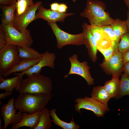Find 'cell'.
Here are the masks:
<instances>
[{
    "label": "cell",
    "mask_w": 129,
    "mask_h": 129,
    "mask_svg": "<svg viewBox=\"0 0 129 129\" xmlns=\"http://www.w3.org/2000/svg\"><path fill=\"white\" fill-rule=\"evenodd\" d=\"M52 97L51 94L45 93H22L15 100V108L22 113L31 114L41 112Z\"/></svg>",
    "instance_id": "1"
},
{
    "label": "cell",
    "mask_w": 129,
    "mask_h": 129,
    "mask_svg": "<svg viewBox=\"0 0 129 129\" xmlns=\"http://www.w3.org/2000/svg\"><path fill=\"white\" fill-rule=\"evenodd\" d=\"M2 11L1 23L13 26L15 14L16 10V2L9 6L0 5Z\"/></svg>",
    "instance_id": "17"
},
{
    "label": "cell",
    "mask_w": 129,
    "mask_h": 129,
    "mask_svg": "<svg viewBox=\"0 0 129 129\" xmlns=\"http://www.w3.org/2000/svg\"><path fill=\"white\" fill-rule=\"evenodd\" d=\"M127 95L129 96V77L124 73L120 80L119 91L116 99Z\"/></svg>",
    "instance_id": "26"
},
{
    "label": "cell",
    "mask_w": 129,
    "mask_h": 129,
    "mask_svg": "<svg viewBox=\"0 0 129 129\" xmlns=\"http://www.w3.org/2000/svg\"><path fill=\"white\" fill-rule=\"evenodd\" d=\"M41 112L30 114L27 112L22 113V119L18 123L12 125L11 129H19L22 127H30V129H35L39 123Z\"/></svg>",
    "instance_id": "16"
},
{
    "label": "cell",
    "mask_w": 129,
    "mask_h": 129,
    "mask_svg": "<svg viewBox=\"0 0 129 129\" xmlns=\"http://www.w3.org/2000/svg\"><path fill=\"white\" fill-rule=\"evenodd\" d=\"M106 33L111 39L113 44V52L118 51V46L116 43V38L114 32L110 25L99 26Z\"/></svg>",
    "instance_id": "29"
},
{
    "label": "cell",
    "mask_w": 129,
    "mask_h": 129,
    "mask_svg": "<svg viewBox=\"0 0 129 129\" xmlns=\"http://www.w3.org/2000/svg\"><path fill=\"white\" fill-rule=\"evenodd\" d=\"M2 124V120L1 118L0 117V129H3V127L1 125Z\"/></svg>",
    "instance_id": "40"
},
{
    "label": "cell",
    "mask_w": 129,
    "mask_h": 129,
    "mask_svg": "<svg viewBox=\"0 0 129 129\" xmlns=\"http://www.w3.org/2000/svg\"><path fill=\"white\" fill-rule=\"evenodd\" d=\"M7 44V43L5 32L0 25V50H1Z\"/></svg>",
    "instance_id": "31"
},
{
    "label": "cell",
    "mask_w": 129,
    "mask_h": 129,
    "mask_svg": "<svg viewBox=\"0 0 129 129\" xmlns=\"http://www.w3.org/2000/svg\"><path fill=\"white\" fill-rule=\"evenodd\" d=\"M57 109L54 108L50 111V114L52 118V122L54 124L63 129H79L80 126L74 122L72 118V120L70 123H67L61 120L57 115L56 112Z\"/></svg>",
    "instance_id": "21"
},
{
    "label": "cell",
    "mask_w": 129,
    "mask_h": 129,
    "mask_svg": "<svg viewBox=\"0 0 129 129\" xmlns=\"http://www.w3.org/2000/svg\"><path fill=\"white\" fill-rule=\"evenodd\" d=\"M122 60L124 65L129 62V50L122 54Z\"/></svg>",
    "instance_id": "33"
},
{
    "label": "cell",
    "mask_w": 129,
    "mask_h": 129,
    "mask_svg": "<svg viewBox=\"0 0 129 129\" xmlns=\"http://www.w3.org/2000/svg\"><path fill=\"white\" fill-rule=\"evenodd\" d=\"M73 2H75L78 0H71Z\"/></svg>",
    "instance_id": "42"
},
{
    "label": "cell",
    "mask_w": 129,
    "mask_h": 129,
    "mask_svg": "<svg viewBox=\"0 0 129 129\" xmlns=\"http://www.w3.org/2000/svg\"><path fill=\"white\" fill-rule=\"evenodd\" d=\"M75 14L73 13H61L44 8L41 5L39 6L36 13V19L40 18L47 22H64L65 18Z\"/></svg>",
    "instance_id": "13"
},
{
    "label": "cell",
    "mask_w": 129,
    "mask_h": 129,
    "mask_svg": "<svg viewBox=\"0 0 129 129\" xmlns=\"http://www.w3.org/2000/svg\"><path fill=\"white\" fill-rule=\"evenodd\" d=\"M84 39L85 45L88 51L90 59L93 63L96 61L97 49L96 40L87 27V24L84 23L82 26Z\"/></svg>",
    "instance_id": "15"
},
{
    "label": "cell",
    "mask_w": 129,
    "mask_h": 129,
    "mask_svg": "<svg viewBox=\"0 0 129 129\" xmlns=\"http://www.w3.org/2000/svg\"><path fill=\"white\" fill-rule=\"evenodd\" d=\"M118 52L123 54L129 50V32L124 34L120 37L118 46Z\"/></svg>",
    "instance_id": "28"
},
{
    "label": "cell",
    "mask_w": 129,
    "mask_h": 129,
    "mask_svg": "<svg viewBox=\"0 0 129 129\" xmlns=\"http://www.w3.org/2000/svg\"><path fill=\"white\" fill-rule=\"evenodd\" d=\"M68 8L67 5L64 4H59L58 11L61 13H65Z\"/></svg>",
    "instance_id": "32"
},
{
    "label": "cell",
    "mask_w": 129,
    "mask_h": 129,
    "mask_svg": "<svg viewBox=\"0 0 129 129\" xmlns=\"http://www.w3.org/2000/svg\"><path fill=\"white\" fill-rule=\"evenodd\" d=\"M110 25L114 32L116 38V43L118 46L120 37L128 32L125 20L116 18Z\"/></svg>",
    "instance_id": "22"
},
{
    "label": "cell",
    "mask_w": 129,
    "mask_h": 129,
    "mask_svg": "<svg viewBox=\"0 0 129 129\" xmlns=\"http://www.w3.org/2000/svg\"><path fill=\"white\" fill-rule=\"evenodd\" d=\"M1 5L4 6H9L12 5L13 3L11 0H0Z\"/></svg>",
    "instance_id": "36"
},
{
    "label": "cell",
    "mask_w": 129,
    "mask_h": 129,
    "mask_svg": "<svg viewBox=\"0 0 129 129\" xmlns=\"http://www.w3.org/2000/svg\"><path fill=\"white\" fill-rule=\"evenodd\" d=\"M127 18L126 20H125L126 24L127 27L128 31L129 32V11L127 12Z\"/></svg>",
    "instance_id": "38"
},
{
    "label": "cell",
    "mask_w": 129,
    "mask_h": 129,
    "mask_svg": "<svg viewBox=\"0 0 129 129\" xmlns=\"http://www.w3.org/2000/svg\"><path fill=\"white\" fill-rule=\"evenodd\" d=\"M106 9V5L103 2L88 0L85 8L80 15L87 18L91 25L99 27L110 25L114 19L111 17L108 12L105 11Z\"/></svg>",
    "instance_id": "2"
},
{
    "label": "cell",
    "mask_w": 129,
    "mask_h": 129,
    "mask_svg": "<svg viewBox=\"0 0 129 129\" xmlns=\"http://www.w3.org/2000/svg\"><path fill=\"white\" fill-rule=\"evenodd\" d=\"M125 3L129 10V0H124Z\"/></svg>",
    "instance_id": "39"
},
{
    "label": "cell",
    "mask_w": 129,
    "mask_h": 129,
    "mask_svg": "<svg viewBox=\"0 0 129 129\" xmlns=\"http://www.w3.org/2000/svg\"><path fill=\"white\" fill-rule=\"evenodd\" d=\"M6 37L7 44L21 47H31L33 40L30 30L21 32L13 26L1 23Z\"/></svg>",
    "instance_id": "4"
},
{
    "label": "cell",
    "mask_w": 129,
    "mask_h": 129,
    "mask_svg": "<svg viewBox=\"0 0 129 129\" xmlns=\"http://www.w3.org/2000/svg\"><path fill=\"white\" fill-rule=\"evenodd\" d=\"M42 3L41 1H37L21 14L15 15L13 26L20 32L25 31L28 25L36 19V13L39 6Z\"/></svg>",
    "instance_id": "10"
},
{
    "label": "cell",
    "mask_w": 129,
    "mask_h": 129,
    "mask_svg": "<svg viewBox=\"0 0 129 129\" xmlns=\"http://www.w3.org/2000/svg\"><path fill=\"white\" fill-rule=\"evenodd\" d=\"M70 67L68 73L64 76L67 78L70 75L75 74L79 75L86 81L87 85L90 86L94 84V79L92 77L90 71V67L86 61L82 62L78 59V56L74 54L69 58Z\"/></svg>",
    "instance_id": "8"
},
{
    "label": "cell",
    "mask_w": 129,
    "mask_h": 129,
    "mask_svg": "<svg viewBox=\"0 0 129 129\" xmlns=\"http://www.w3.org/2000/svg\"><path fill=\"white\" fill-rule=\"evenodd\" d=\"M13 77L5 79L0 76V89L6 92L12 91L15 89L16 90L20 84V76L18 75Z\"/></svg>",
    "instance_id": "20"
},
{
    "label": "cell",
    "mask_w": 129,
    "mask_h": 129,
    "mask_svg": "<svg viewBox=\"0 0 129 129\" xmlns=\"http://www.w3.org/2000/svg\"><path fill=\"white\" fill-rule=\"evenodd\" d=\"M42 54V58L36 64L23 71L13 74L14 75H18L20 76V84L22 80V77L24 75L28 77L34 73H40L42 68L45 67L54 69L55 62L56 58L55 54L49 52L48 50Z\"/></svg>",
    "instance_id": "9"
},
{
    "label": "cell",
    "mask_w": 129,
    "mask_h": 129,
    "mask_svg": "<svg viewBox=\"0 0 129 129\" xmlns=\"http://www.w3.org/2000/svg\"><path fill=\"white\" fill-rule=\"evenodd\" d=\"M103 55L104 58V60H108L112 56L113 52V47L105 49H101L99 51Z\"/></svg>",
    "instance_id": "30"
},
{
    "label": "cell",
    "mask_w": 129,
    "mask_h": 129,
    "mask_svg": "<svg viewBox=\"0 0 129 129\" xmlns=\"http://www.w3.org/2000/svg\"><path fill=\"white\" fill-rule=\"evenodd\" d=\"M59 5L57 2H54L50 4V9L54 11H58Z\"/></svg>",
    "instance_id": "37"
},
{
    "label": "cell",
    "mask_w": 129,
    "mask_h": 129,
    "mask_svg": "<svg viewBox=\"0 0 129 129\" xmlns=\"http://www.w3.org/2000/svg\"><path fill=\"white\" fill-rule=\"evenodd\" d=\"M124 64L122 60V54L118 51L113 53L108 61H103L100 64L101 67L107 75H115L121 76L123 72Z\"/></svg>",
    "instance_id": "12"
},
{
    "label": "cell",
    "mask_w": 129,
    "mask_h": 129,
    "mask_svg": "<svg viewBox=\"0 0 129 129\" xmlns=\"http://www.w3.org/2000/svg\"><path fill=\"white\" fill-rule=\"evenodd\" d=\"M52 88L51 79L40 73L33 74L22 79L16 91L20 93L27 92L51 94Z\"/></svg>",
    "instance_id": "3"
},
{
    "label": "cell",
    "mask_w": 129,
    "mask_h": 129,
    "mask_svg": "<svg viewBox=\"0 0 129 129\" xmlns=\"http://www.w3.org/2000/svg\"><path fill=\"white\" fill-rule=\"evenodd\" d=\"M50 111L45 108L41 111L38 124L35 129H50L52 128V121L50 118Z\"/></svg>",
    "instance_id": "25"
},
{
    "label": "cell",
    "mask_w": 129,
    "mask_h": 129,
    "mask_svg": "<svg viewBox=\"0 0 129 129\" xmlns=\"http://www.w3.org/2000/svg\"><path fill=\"white\" fill-rule=\"evenodd\" d=\"M123 72L124 73L129 77V62L124 64Z\"/></svg>",
    "instance_id": "34"
},
{
    "label": "cell",
    "mask_w": 129,
    "mask_h": 129,
    "mask_svg": "<svg viewBox=\"0 0 129 129\" xmlns=\"http://www.w3.org/2000/svg\"><path fill=\"white\" fill-rule=\"evenodd\" d=\"M19 56L21 60L38 59L42 57V54L31 47H18Z\"/></svg>",
    "instance_id": "23"
},
{
    "label": "cell",
    "mask_w": 129,
    "mask_h": 129,
    "mask_svg": "<svg viewBox=\"0 0 129 129\" xmlns=\"http://www.w3.org/2000/svg\"><path fill=\"white\" fill-rule=\"evenodd\" d=\"M111 79L107 81L103 86L111 98L117 99L119 91L120 80L119 76L112 75Z\"/></svg>",
    "instance_id": "18"
},
{
    "label": "cell",
    "mask_w": 129,
    "mask_h": 129,
    "mask_svg": "<svg viewBox=\"0 0 129 129\" xmlns=\"http://www.w3.org/2000/svg\"><path fill=\"white\" fill-rule=\"evenodd\" d=\"M13 91L6 92L5 93L0 94V99H5L8 96H11L12 94Z\"/></svg>",
    "instance_id": "35"
},
{
    "label": "cell",
    "mask_w": 129,
    "mask_h": 129,
    "mask_svg": "<svg viewBox=\"0 0 129 129\" xmlns=\"http://www.w3.org/2000/svg\"><path fill=\"white\" fill-rule=\"evenodd\" d=\"M42 58L31 60H21L18 64L7 72L2 76L6 77L12 74L23 71L36 64Z\"/></svg>",
    "instance_id": "19"
},
{
    "label": "cell",
    "mask_w": 129,
    "mask_h": 129,
    "mask_svg": "<svg viewBox=\"0 0 129 129\" xmlns=\"http://www.w3.org/2000/svg\"><path fill=\"white\" fill-rule=\"evenodd\" d=\"M51 28L57 40V46L59 49L69 45L80 46L85 44L83 32L76 34H70L62 30L56 22H47Z\"/></svg>",
    "instance_id": "5"
},
{
    "label": "cell",
    "mask_w": 129,
    "mask_h": 129,
    "mask_svg": "<svg viewBox=\"0 0 129 129\" xmlns=\"http://www.w3.org/2000/svg\"><path fill=\"white\" fill-rule=\"evenodd\" d=\"M91 95L92 98L106 105H108V102L111 98L103 86L94 87Z\"/></svg>",
    "instance_id": "24"
},
{
    "label": "cell",
    "mask_w": 129,
    "mask_h": 129,
    "mask_svg": "<svg viewBox=\"0 0 129 129\" xmlns=\"http://www.w3.org/2000/svg\"><path fill=\"white\" fill-rule=\"evenodd\" d=\"M34 4L33 0H17L15 15H19Z\"/></svg>",
    "instance_id": "27"
},
{
    "label": "cell",
    "mask_w": 129,
    "mask_h": 129,
    "mask_svg": "<svg viewBox=\"0 0 129 129\" xmlns=\"http://www.w3.org/2000/svg\"><path fill=\"white\" fill-rule=\"evenodd\" d=\"M87 27L96 40L97 50L107 49L113 46L109 37L100 27L88 24Z\"/></svg>",
    "instance_id": "14"
},
{
    "label": "cell",
    "mask_w": 129,
    "mask_h": 129,
    "mask_svg": "<svg viewBox=\"0 0 129 129\" xmlns=\"http://www.w3.org/2000/svg\"><path fill=\"white\" fill-rule=\"evenodd\" d=\"M75 110L81 113V109H85L93 112L98 117H103L107 112L110 111L108 105H106L91 97L87 96L78 98L75 100Z\"/></svg>",
    "instance_id": "7"
},
{
    "label": "cell",
    "mask_w": 129,
    "mask_h": 129,
    "mask_svg": "<svg viewBox=\"0 0 129 129\" xmlns=\"http://www.w3.org/2000/svg\"><path fill=\"white\" fill-rule=\"evenodd\" d=\"M14 98L10 99L7 103L0 108L1 114L4 122V129H5L10 124L12 125L18 123L22 119V113L21 111L16 113L17 110L14 106Z\"/></svg>",
    "instance_id": "11"
},
{
    "label": "cell",
    "mask_w": 129,
    "mask_h": 129,
    "mask_svg": "<svg viewBox=\"0 0 129 129\" xmlns=\"http://www.w3.org/2000/svg\"><path fill=\"white\" fill-rule=\"evenodd\" d=\"M21 60L17 46L7 44L0 50V76H3Z\"/></svg>",
    "instance_id": "6"
},
{
    "label": "cell",
    "mask_w": 129,
    "mask_h": 129,
    "mask_svg": "<svg viewBox=\"0 0 129 129\" xmlns=\"http://www.w3.org/2000/svg\"><path fill=\"white\" fill-rule=\"evenodd\" d=\"M13 3L16 2L17 0H11Z\"/></svg>",
    "instance_id": "41"
}]
</instances>
